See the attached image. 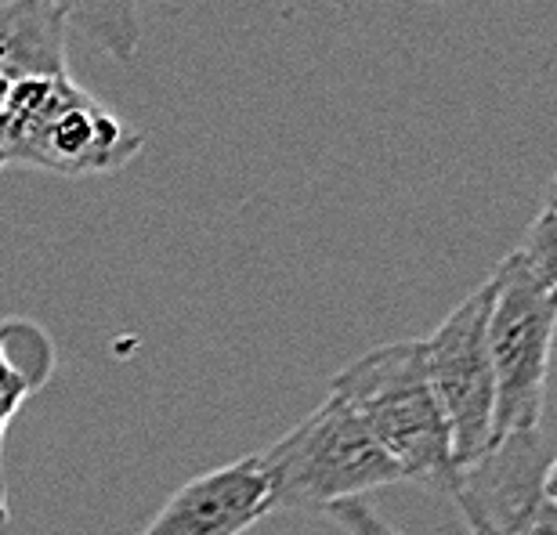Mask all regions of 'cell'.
I'll return each instance as SVG.
<instances>
[{
	"instance_id": "9",
	"label": "cell",
	"mask_w": 557,
	"mask_h": 535,
	"mask_svg": "<svg viewBox=\"0 0 557 535\" xmlns=\"http://www.w3.org/2000/svg\"><path fill=\"white\" fill-rule=\"evenodd\" d=\"M54 351L48 333L33 322H0V525H8V485H4V438L11 420L26 398L51 376Z\"/></svg>"
},
{
	"instance_id": "15",
	"label": "cell",
	"mask_w": 557,
	"mask_h": 535,
	"mask_svg": "<svg viewBox=\"0 0 557 535\" xmlns=\"http://www.w3.org/2000/svg\"><path fill=\"white\" fill-rule=\"evenodd\" d=\"M543 493H547L554 503H557V456H550L547 474H543Z\"/></svg>"
},
{
	"instance_id": "14",
	"label": "cell",
	"mask_w": 557,
	"mask_h": 535,
	"mask_svg": "<svg viewBox=\"0 0 557 535\" xmlns=\"http://www.w3.org/2000/svg\"><path fill=\"white\" fill-rule=\"evenodd\" d=\"M11 91H15V80H8V76H0V127H4V120H8Z\"/></svg>"
},
{
	"instance_id": "4",
	"label": "cell",
	"mask_w": 557,
	"mask_h": 535,
	"mask_svg": "<svg viewBox=\"0 0 557 535\" xmlns=\"http://www.w3.org/2000/svg\"><path fill=\"white\" fill-rule=\"evenodd\" d=\"M554 333L557 300L529 275L518 253H507L493 272V311H488V359L496 381L493 449L510 434L540 431L547 409Z\"/></svg>"
},
{
	"instance_id": "10",
	"label": "cell",
	"mask_w": 557,
	"mask_h": 535,
	"mask_svg": "<svg viewBox=\"0 0 557 535\" xmlns=\"http://www.w3.org/2000/svg\"><path fill=\"white\" fill-rule=\"evenodd\" d=\"M59 11L65 29H76L116 62H135L141 43L138 0H44Z\"/></svg>"
},
{
	"instance_id": "12",
	"label": "cell",
	"mask_w": 557,
	"mask_h": 535,
	"mask_svg": "<svg viewBox=\"0 0 557 535\" xmlns=\"http://www.w3.org/2000/svg\"><path fill=\"white\" fill-rule=\"evenodd\" d=\"M326 518L344 535H406V532H398L395 525H387V521L376 514L373 507H366V499H351V503L330 507Z\"/></svg>"
},
{
	"instance_id": "11",
	"label": "cell",
	"mask_w": 557,
	"mask_h": 535,
	"mask_svg": "<svg viewBox=\"0 0 557 535\" xmlns=\"http://www.w3.org/2000/svg\"><path fill=\"white\" fill-rule=\"evenodd\" d=\"M515 253L529 268V275L557 300V210L554 207L540 210Z\"/></svg>"
},
{
	"instance_id": "2",
	"label": "cell",
	"mask_w": 557,
	"mask_h": 535,
	"mask_svg": "<svg viewBox=\"0 0 557 535\" xmlns=\"http://www.w3.org/2000/svg\"><path fill=\"white\" fill-rule=\"evenodd\" d=\"M145 138L65 76L15 80L0 152L8 163L37 166L59 177H102L127 166Z\"/></svg>"
},
{
	"instance_id": "8",
	"label": "cell",
	"mask_w": 557,
	"mask_h": 535,
	"mask_svg": "<svg viewBox=\"0 0 557 535\" xmlns=\"http://www.w3.org/2000/svg\"><path fill=\"white\" fill-rule=\"evenodd\" d=\"M65 22L44 0H4L0 4V76L8 80H40L65 76Z\"/></svg>"
},
{
	"instance_id": "3",
	"label": "cell",
	"mask_w": 557,
	"mask_h": 535,
	"mask_svg": "<svg viewBox=\"0 0 557 535\" xmlns=\"http://www.w3.org/2000/svg\"><path fill=\"white\" fill-rule=\"evenodd\" d=\"M264 477L275 510H319L366 499L376 488L398 485L403 474L392 463L366 423L344 406L326 398L308 412L297 427H289L261 456Z\"/></svg>"
},
{
	"instance_id": "5",
	"label": "cell",
	"mask_w": 557,
	"mask_h": 535,
	"mask_svg": "<svg viewBox=\"0 0 557 535\" xmlns=\"http://www.w3.org/2000/svg\"><path fill=\"white\" fill-rule=\"evenodd\" d=\"M488 311H493V275L471 289L423 340L431 387L449 420L453 460L460 471L474 466L493 449L496 381L488 359Z\"/></svg>"
},
{
	"instance_id": "1",
	"label": "cell",
	"mask_w": 557,
	"mask_h": 535,
	"mask_svg": "<svg viewBox=\"0 0 557 535\" xmlns=\"http://www.w3.org/2000/svg\"><path fill=\"white\" fill-rule=\"evenodd\" d=\"M330 395L366 423L376 445L392 456L403 482L453 496L460 466L453 460L449 420L431 387L423 340H398L359 354L333 376Z\"/></svg>"
},
{
	"instance_id": "6",
	"label": "cell",
	"mask_w": 557,
	"mask_h": 535,
	"mask_svg": "<svg viewBox=\"0 0 557 535\" xmlns=\"http://www.w3.org/2000/svg\"><path fill=\"white\" fill-rule=\"evenodd\" d=\"M550 449L540 431L510 434L460 471L456 510H471L504 535H557V503L543 493Z\"/></svg>"
},
{
	"instance_id": "7",
	"label": "cell",
	"mask_w": 557,
	"mask_h": 535,
	"mask_svg": "<svg viewBox=\"0 0 557 535\" xmlns=\"http://www.w3.org/2000/svg\"><path fill=\"white\" fill-rule=\"evenodd\" d=\"M272 510L261 460L243 456L185 482L138 535H243Z\"/></svg>"
},
{
	"instance_id": "17",
	"label": "cell",
	"mask_w": 557,
	"mask_h": 535,
	"mask_svg": "<svg viewBox=\"0 0 557 535\" xmlns=\"http://www.w3.org/2000/svg\"><path fill=\"white\" fill-rule=\"evenodd\" d=\"M4 166H8V155H4V152H0V171H4Z\"/></svg>"
},
{
	"instance_id": "13",
	"label": "cell",
	"mask_w": 557,
	"mask_h": 535,
	"mask_svg": "<svg viewBox=\"0 0 557 535\" xmlns=\"http://www.w3.org/2000/svg\"><path fill=\"white\" fill-rule=\"evenodd\" d=\"M460 518H463V525H467V535H504L499 528L488 525V521H482L478 514H471V510H460Z\"/></svg>"
},
{
	"instance_id": "16",
	"label": "cell",
	"mask_w": 557,
	"mask_h": 535,
	"mask_svg": "<svg viewBox=\"0 0 557 535\" xmlns=\"http://www.w3.org/2000/svg\"><path fill=\"white\" fill-rule=\"evenodd\" d=\"M547 207L557 210V174L550 177V188H547Z\"/></svg>"
}]
</instances>
